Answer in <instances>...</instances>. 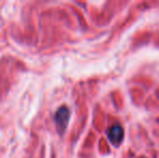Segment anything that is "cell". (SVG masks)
I'll return each mask as SVG.
<instances>
[{
  "instance_id": "obj_2",
  "label": "cell",
  "mask_w": 159,
  "mask_h": 158,
  "mask_svg": "<svg viewBox=\"0 0 159 158\" xmlns=\"http://www.w3.org/2000/svg\"><path fill=\"white\" fill-rule=\"evenodd\" d=\"M108 139L114 145H119L124 139V129L121 128L120 124H114L109 128L108 132Z\"/></svg>"
},
{
  "instance_id": "obj_1",
  "label": "cell",
  "mask_w": 159,
  "mask_h": 158,
  "mask_svg": "<svg viewBox=\"0 0 159 158\" xmlns=\"http://www.w3.org/2000/svg\"><path fill=\"white\" fill-rule=\"evenodd\" d=\"M55 124H57V128L61 134H63L65 129L67 127L68 124V119H69V110L66 106H62L57 110V114H55Z\"/></svg>"
},
{
  "instance_id": "obj_3",
  "label": "cell",
  "mask_w": 159,
  "mask_h": 158,
  "mask_svg": "<svg viewBox=\"0 0 159 158\" xmlns=\"http://www.w3.org/2000/svg\"><path fill=\"white\" fill-rule=\"evenodd\" d=\"M143 158H144V157H143Z\"/></svg>"
}]
</instances>
